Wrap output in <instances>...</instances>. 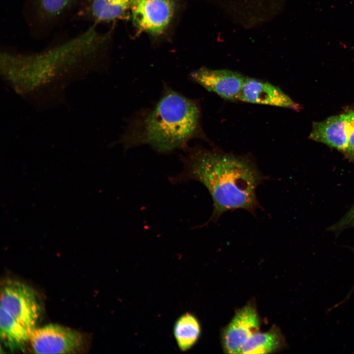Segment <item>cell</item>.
I'll list each match as a JSON object with an SVG mask.
<instances>
[{
	"label": "cell",
	"mask_w": 354,
	"mask_h": 354,
	"mask_svg": "<svg viewBox=\"0 0 354 354\" xmlns=\"http://www.w3.org/2000/svg\"><path fill=\"white\" fill-rule=\"evenodd\" d=\"M181 161V171L170 177V182L175 184L196 181L207 189L213 209L206 223L216 222L228 211L239 209L255 215L261 208L256 190L268 177L251 158L195 148L189 150Z\"/></svg>",
	"instance_id": "1"
},
{
	"label": "cell",
	"mask_w": 354,
	"mask_h": 354,
	"mask_svg": "<svg viewBox=\"0 0 354 354\" xmlns=\"http://www.w3.org/2000/svg\"><path fill=\"white\" fill-rule=\"evenodd\" d=\"M200 113L196 104L171 89L136 120L123 138L125 147L148 145L167 153L180 148L197 133Z\"/></svg>",
	"instance_id": "2"
},
{
	"label": "cell",
	"mask_w": 354,
	"mask_h": 354,
	"mask_svg": "<svg viewBox=\"0 0 354 354\" xmlns=\"http://www.w3.org/2000/svg\"><path fill=\"white\" fill-rule=\"evenodd\" d=\"M182 8V0H134L129 19L137 33L160 42L172 35Z\"/></svg>",
	"instance_id": "3"
},
{
	"label": "cell",
	"mask_w": 354,
	"mask_h": 354,
	"mask_svg": "<svg viewBox=\"0 0 354 354\" xmlns=\"http://www.w3.org/2000/svg\"><path fill=\"white\" fill-rule=\"evenodd\" d=\"M81 0H25L23 16L32 37H46L68 18Z\"/></svg>",
	"instance_id": "4"
},
{
	"label": "cell",
	"mask_w": 354,
	"mask_h": 354,
	"mask_svg": "<svg viewBox=\"0 0 354 354\" xmlns=\"http://www.w3.org/2000/svg\"><path fill=\"white\" fill-rule=\"evenodd\" d=\"M0 307L32 335L41 308L31 288L18 280H7L1 289Z\"/></svg>",
	"instance_id": "5"
},
{
	"label": "cell",
	"mask_w": 354,
	"mask_h": 354,
	"mask_svg": "<svg viewBox=\"0 0 354 354\" xmlns=\"http://www.w3.org/2000/svg\"><path fill=\"white\" fill-rule=\"evenodd\" d=\"M30 342L36 354H70L82 346V335L74 329L57 324L35 328Z\"/></svg>",
	"instance_id": "6"
},
{
	"label": "cell",
	"mask_w": 354,
	"mask_h": 354,
	"mask_svg": "<svg viewBox=\"0 0 354 354\" xmlns=\"http://www.w3.org/2000/svg\"><path fill=\"white\" fill-rule=\"evenodd\" d=\"M134 0H81L71 19L91 24H114L129 19Z\"/></svg>",
	"instance_id": "7"
},
{
	"label": "cell",
	"mask_w": 354,
	"mask_h": 354,
	"mask_svg": "<svg viewBox=\"0 0 354 354\" xmlns=\"http://www.w3.org/2000/svg\"><path fill=\"white\" fill-rule=\"evenodd\" d=\"M191 78L208 91L228 100H237L246 78L226 69L203 67L193 72Z\"/></svg>",
	"instance_id": "8"
},
{
	"label": "cell",
	"mask_w": 354,
	"mask_h": 354,
	"mask_svg": "<svg viewBox=\"0 0 354 354\" xmlns=\"http://www.w3.org/2000/svg\"><path fill=\"white\" fill-rule=\"evenodd\" d=\"M259 320L257 312L251 306H246L236 312L225 328L222 334L224 351L228 354H241L250 337L258 331Z\"/></svg>",
	"instance_id": "9"
},
{
	"label": "cell",
	"mask_w": 354,
	"mask_h": 354,
	"mask_svg": "<svg viewBox=\"0 0 354 354\" xmlns=\"http://www.w3.org/2000/svg\"><path fill=\"white\" fill-rule=\"evenodd\" d=\"M354 112L349 111L313 123L309 138L343 152L346 150Z\"/></svg>",
	"instance_id": "10"
},
{
	"label": "cell",
	"mask_w": 354,
	"mask_h": 354,
	"mask_svg": "<svg viewBox=\"0 0 354 354\" xmlns=\"http://www.w3.org/2000/svg\"><path fill=\"white\" fill-rule=\"evenodd\" d=\"M237 100L247 103L267 105L299 110V105L280 88L254 78H246Z\"/></svg>",
	"instance_id": "11"
},
{
	"label": "cell",
	"mask_w": 354,
	"mask_h": 354,
	"mask_svg": "<svg viewBox=\"0 0 354 354\" xmlns=\"http://www.w3.org/2000/svg\"><path fill=\"white\" fill-rule=\"evenodd\" d=\"M0 327L1 341L11 350H23L26 344L30 341L31 334L29 331L1 307Z\"/></svg>",
	"instance_id": "12"
},
{
	"label": "cell",
	"mask_w": 354,
	"mask_h": 354,
	"mask_svg": "<svg viewBox=\"0 0 354 354\" xmlns=\"http://www.w3.org/2000/svg\"><path fill=\"white\" fill-rule=\"evenodd\" d=\"M201 333V327L197 318L187 313L181 315L176 322L174 334L180 350L190 349L197 341Z\"/></svg>",
	"instance_id": "13"
},
{
	"label": "cell",
	"mask_w": 354,
	"mask_h": 354,
	"mask_svg": "<svg viewBox=\"0 0 354 354\" xmlns=\"http://www.w3.org/2000/svg\"><path fill=\"white\" fill-rule=\"evenodd\" d=\"M281 344V338L275 331H258L247 341L242 348L241 354L269 353L277 349Z\"/></svg>",
	"instance_id": "14"
},
{
	"label": "cell",
	"mask_w": 354,
	"mask_h": 354,
	"mask_svg": "<svg viewBox=\"0 0 354 354\" xmlns=\"http://www.w3.org/2000/svg\"><path fill=\"white\" fill-rule=\"evenodd\" d=\"M352 226H354V205L339 222L331 227V230L338 231Z\"/></svg>",
	"instance_id": "15"
},
{
	"label": "cell",
	"mask_w": 354,
	"mask_h": 354,
	"mask_svg": "<svg viewBox=\"0 0 354 354\" xmlns=\"http://www.w3.org/2000/svg\"><path fill=\"white\" fill-rule=\"evenodd\" d=\"M343 153L349 160L354 161V120L349 132L347 147Z\"/></svg>",
	"instance_id": "16"
},
{
	"label": "cell",
	"mask_w": 354,
	"mask_h": 354,
	"mask_svg": "<svg viewBox=\"0 0 354 354\" xmlns=\"http://www.w3.org/2000/svg\"><path fill=\"white\" fill-rule=\"evenodd\" d=\"M353 294H354V285L352 287V289L346 295L345 297H344L343 300H342V301L344 303L348 299H349Z\"/></svg>",
	"instance_id": "17"
}]
</instances>
